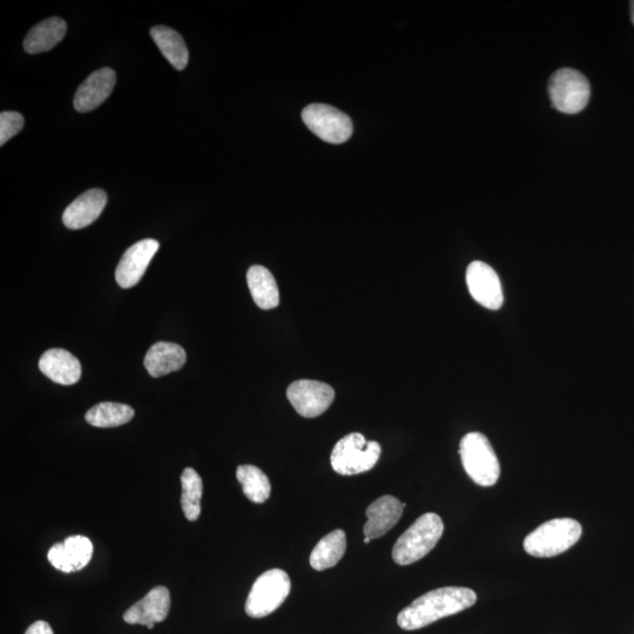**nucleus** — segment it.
Wrapping results in <instances>:
<instances>
[{
	"label": "nucleus",
	"instance_id": "13",
	"mask_svg": "<svg viewBox=\"0 0 634 634\" xmlns=\"http://www.w3.org/2000/svg\"><path fill=\"white\" fill-rule=\"evenodd\" d=\"M116 72L109 67H104L91 74L85 82L79 86L74 96L73 105L80 113L96 110L104 101L110 97L114 86H116Z\"/></svg>",
	"mask_w": 634,
	"mask_h": 634
},
{
	"label": "nucleus",
	"instance_id": "21",
	"mask_svg": "<svg viewBox=\"0 0 634 634\" xmlns=\"http://www.w3.org/2000/svg\"><path fill=\"white\" fill-rule=\"evenodd\" d=\"M346 549V532L340 529L335 530L316 544L312 555H310L309 563L316 571L334 568L345 556Z\"/></svg>",
	"mask_w": 634,
	"mask_h": 634
},
{
	"label": "nucleus",
	"instance_id": "26",
	"mask_svg": "<svg viewBox=\"0 0 634 634\" xmlns=\"http://www.w3.org/2000/svg\"><path fill=\"white\" fill-rule=\"evenodd\" d=\"M24 117L18 112H2L0 114V145H5L8 141L17 136L23 130Z\"/></svg>",
	"mask_w": 634,
	"mask_h": 634
},
{
	"label": "nucleus",
	"instance_id": "12",
	"mask_svg": "<svg viewBox=\"0 0 634 634\" xmlns=\"http://www.w3.org/2000/svg\"><path fill=\"white\" fill-rule=\"evenodd\" d=\"M92 555L93 545L90 539L78 535L66 538L64 543L53 545L47 558L53 568L71 573L83 570L90 563Z\"/></svg>",
	"mask_w": 634,
	"mask_h": 634
},
{
	"label": "nucleus",
	"instance_id": "1",
	"mask_svg": "<svg viewBox=\"0 0 634 634\" xmlns=\"http://www.w3.org/2000/svg\"><path fill=\"white\" fill-rule=\"evenodd\" d=\"M477 602L475 591L468 588L448 586L430 591L414 600L397 617L402 630L415 631L445 617L457 615Z\"/></svg>",
	"mask_w": 634,
	"mask_h": 634
},
{
	"label": "nucleus",
	"instance_id": "3",
	"mask_svg": "<svg viewBox=\"0 0 634 634\" xmlns=\"http://www.w3.org/2000/svg\"><path fill=\"white\" fill-rule=\"evenodd\" d=\"M444 531L442 518L436 514H426L397 539L393 549L396 564L406 566L414 564L433 550Z\"/></svg>",
	"mask_w": 634,
	"mask_h": 634
},
{
	"label": "nucleus",
	"instance_id": "28",
	"mask_svg": "<svg viewBox=\"0 0 634 634\" xmlns=\"http://www.w3.org/2000/svg\"><path fill=\"white\" fill-rule=\"evenodd\" d=\"M631 19L634 24V2H631Z\"/></svg>",
	"mask_w": 634,
	"mask_h": 634
},
{
	"label": "nucleus",
	"instance_id": "24",
	"mask_svg": "<svg viewBox=\"0 0 634 634\" xmlns=\"http://www.w3.org/2000/svg\"><path fill=\"white\" fill-rule=\"evenodd\" d=\"M236 478L242 485V491L249 501L262 504L271 496L272 485L269 478L254 465H240L236 470Z\"/></svg>",
	"mask_w": 634,
	"mask_h": 634
},
{
	"label": "nucleus",
	"instance_id": "9",
	"mask_svg": "<svg viewBox=\"0 0 634 634\" xmlns=\"http://www.w3.org/2000/svg\"><path fill=\"white\" fill-rule=\"evenodd\" d=\"M287 397L296 413L306 418H314L326 413L332 406L335 391L327 383L300 380L290 384Z\"/></svg>",
	"mask_w": 634,
	"mask_h": 634
},
{
	"label": "nucleus",
	"instance_id": "16",
	"mask_svg": "<svg viewBox=\"0 0 634 634\" xmlns=\"http://www.w3.org/2000/svg\"><path fill=\"white\" fill-rule=\"evenodd\" d=\"M39 369L52 382L72 386L82 377V364L65 349H50L40 357Z\"/></svg>",
	"mask_w": 634,
	"mask_h": 634
},
{
	"label": "nucleus",
	"instance_id": "2",
	"mask_svg": "<svg viewBox=\"0 0 634 634\" xmlns=\"http://www.w3.org/2000/svg\"><path fill=\"white\" fill-rule=\"evenodd\" d=\"M582 534V525L576 519H551L524 539V550L532 557H555L571 549Z\"/></svg>",
	"mask_w": 634,
	"mask_h": 634
},
{
	"label": "nucleus",
	"instance_id": "27",
	"mask_svg": "<svg viewBox=\"0 0 634 634\" xmlns=\"http://www.w3.org/2000/svg\"><path fill=\"white\" fill-rule=\"evenodd\" d=\"M25 634H55L49 623L44 620H38L35 624H32Z\"/></svg>",
	"mask_w": 634,
	"mask_h": 634
},
{
	"label": "nucleus",
	"instance_id": "14",
	"mask_svg": "<svg viewBox=\"0 0 634 634\" xmlns=\"http://www.w3.org/2000/svg\"><path fill=\"white\" fill-rule=\"evenodd\" d=\"M171 609V595L165 586L154 588L125 612L124 620L131 625H150L164 622Z\"/></svg>",
	"mask_w": 634,
	"mask_h": 634
},
{
	"label": "nucleus",
	"instance_id": "20",
	"mask_svg": "<svg viewBox=\"0 0 634 634\" xmlns=\"http://www.w3.org/2000/svg\"><path fill=\"white\" fill-rule=\"evenodd\" d=\"M247 283L256 306L265 310L279 306V288L273 274L266 267L253 266L249 268Z\"/></svg>",
	"mask_w": 634,
	"mask_h": 634
},
{
	"label": "nucleus",
	"instance_id": "29",
	"mask_svg": "<svg viewBox=\"0 0 634 634\" xmlns=\"http://www.w3.org/2000/svg\"><path fill=\"white\" fill-rule=\"evenodd\" d=\"M370 541H372V539L369 537L364 538V543L368 544Z\"/></svg>",
	"mask_w": 634,
	"mask_h": 634
},
{
	"label": "nucleus",
	"instance_id": "8",
	"mask_svg": "<svg viewBox=\"0 0 634 634\" xmlns=\"http://www.w3.org/2000/svg\"><path fill=\"white\" fill-rule=\"evenodd\" d=\"M303 123L329 144H343L352 137L353 123L347 114L325 104H312L302 111Z\"/></svg>",
	"mask_w": 634,
	"mask_h": 634
},
{
	"label": "nucleus",
	"instance_id": "19",
	"mask_svg": "<svg viewBox=\"0 0 634 634\" xmlns=\"http://www.w3.org/2000/svg\"><path fill=\"white\" fill-rule=\"evenodd\" d=\"M67 25L64 19L53 17L44 20L33 28L24 40V50L30 55L47 52L64 39Z\"/></svg>",
	"mask_w": 634,
	"mask_h": 634
},
{
	"label": "nucleus",
	"instance_id": "23",
	"mask_svg": "<svg viewBox=\"0 0 634 634\" xmlns=\"http://www.w3.org/2000/svg\"><path fill=\"white\" fill-rule=\"evenodd\" d=\"M134 410L127 404L103 402L97 404L85 415L87 423L97 428H116L131 422Z\"/></svg>",
	"mask_w": 634,
	"mask_h": 634
},
{
	"label": "nucleus",
	"instance_id": "5",
	"mask_svg": "<svg viewBox=\"0 0 634 634\" xmlns=\"http://www.w3.org/2000/svg\"><path fill=\"white\" fill-rule=\"evenodd\" d=\"M381 453L379 443L368 442L362 434L353 433L337 442L330 463L337 474L354 476L372 470L379 462Z\"/></svg>",
	"mask_w": 634,
	"mask_h": 634
},
{
	"label": "nucleus",
	"instance_id": "7",
	"mask_svg": "<svg viewBox=\"0 0 634 634\" xmlns=\"http://www.w3.org/2000/svg\"><path fill=\"white\" fill-rule=\"evenodd\" d=\"M549 94L553 107L559 112L577 114L589 104L591 87L584 74L562 69L552 74Z\"/></svg>",
	"mask_w": 634,
	"mask_h": 634
},
{
	"label": "nucleus",
	"instance_id": "17",
	"mask_svg": "<svg viewBox=\"0 0 634 634\" xmlns=\"http://www.w3.org/2000/svg\"><path fill=\"white\" fill-rule=\"evenodd\" d=\"M106 204L107 194L105 191L93 188V190L80 195L65 209L64 225L73 231L90 226L103 213Z\"/></svg>",
	"mask_w": 634,
	"mask_h": 634
},
{
	"label": "nucleus",
	"instance_id": "22",
	"mask_svg": "<svg viewBox=\"0 0 634 634\" xmlns=\"http://www.w3.org/2000/svg\"><path fill=\"white\" fill-rule=\"evenodd\" d=\"M151 37L161 53L175 69L178 71L186 69L190 55H188L184 39L177 31L164 25L154 26L151 29Z\"/></svg>",
	"mask_w": 634,
	"mask_h": 634
},
{
	"label": "nucleus",
	"instance_id": "6",
	"mask_svg": "<svg viewBox=\"0 0 634 634\" xmlns=\"http://www.w3.org/2000/svg\"><path fill=\"white\" fill-rule=\"evenodd\" d=\"M290 578L287 572L273 569L263 572L255 580L246 602V613L251 618L271 615L285 602L290 593Z\"/></svg>",
	"mask_w": 634,
	"mask_h": 634
},
{
	"label": "nucleus",
	"instance_id": "4",
	"mask_svg": "<svg viewBox=\"0 0 634 634\" xmlns=\"http://www.w3.org/2000/svg\"><path fill=\"white\" fill-rule=\"evenodd\" d=\"M460 455L465 472L481 487H492L501 475L497 455L488 437L470 433L462 438Z\"/></svg>",
	"mask_w": 634,
	"mask_h": 634
},
{
	"label": "nucleus",
	"instance_id": "25",
	"mask_svg": "<svg viewBox=\"0 0 634 634\" xmlns=\"http://www.w3.org/2000/svg\"><path fill=\"white\" fill-rule=\"evenodd\" d=\"M181 508L188 521L195 522L201 514V498L204 484L197 471L187 468L181 475Z\"/></svg>",
	"mask_w": 634,
	"mask_h": 634
},
{
	"label": "nucleus",
	"instance_id": "10",
	"mask_svg": "<svg viewBox=\"0 0 634 634\" xmlns=\"http://www.w3.org/2000/svg\"><path fill=\"white\" fill-rule=\"evenodd\" d=\"M467 285L474 300L490 310L503 306L504 295L501 280L487 263L475 261L467 269Z\"/></svg>",
	"mask_w": 634,
	"mask_h": 634
},
{
	"label": "nucleus",
	"instance_id": "18",
	"mask_svg": "<svg viewBox=\"0 0 634 634\" xmlns=\"http://www.w3.org/2000/svg\"><path fill=\"white\" fill-rule=\"evenodd\" d=\"M187 355L185 349L171 342H158L148 350L144 366L152 377L165 376L178 372L185 366Z\"/></svg>",
	"mask_w": 634,
	"mask_h": 634
},
{
	"label": "nucleus",
	"instance_id": "15",
	"mask_svg": "<svg viewBox=\"0 0 634 634\" xmlns=\"http://www.w3.org/2000/svg\"><path fill=\"white\" fill-rule=\"evenodd\" d=\"M406 503L394 496H382L369 505L366 511L367 523L364 524V536L370 539L381 538L399 523Z\"/></svg>",
	"mask_w": 634,
	"mask_h": 634
},
{
	"label": "nucleus",
	"instance_id": "11",
	"mask_svg": "<svg viewBox=\"0 0 634 634\" xmlns=\"http://www.w3.org/2000/svg\"><path fill=\"white\" fill-rule=\"evenodd\" d=\"M159 247L157 240L145 239L128 248L116 269L118 285L124 289L137 286Z\"/></svg>",
	"mask_w": 634,
	"mask_h": 634
}]
</instances>
